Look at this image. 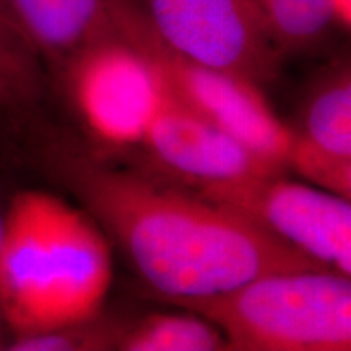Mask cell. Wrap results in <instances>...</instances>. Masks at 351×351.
<instances>
[{
	"mask_svg": "<svg viewBox=\"0 0 351 351\" xmlns=\"http://www.w3.org/2000/svg\"><path fill=\"white\" fill-rule=\"evenodd\" d=\"M67 178L140 278L169 302L217 296L276 271L324 269L197 191L75 160Z\"/></svg>",
	"mask_w": 351,
	"mask_h": 351,
	"instance_id": "1",
	"label": "cell"
},
{
	"mask_svg": "<svg viewBox=\"0 0 351 351\" xmlns=\"http://www.w3.org/2000/svg\"><path fill=\"white\" fill-rule=\"evenodd\" d=\"M112 283L106 232L46 192H21L3 215L0 306L20 333L90 322Z\"/></svg>",
	"mask_w": 351,
	"mask_h": 351,
	"instance_id": "2",
	"label": "cell"
},
{
	"mask_svg": "<svg viewBox=\"0 0 351 351\" xmlns=\"http://www.w3.org/2000/svg\"><path fill=\"white\" fill-rule=\"evenodd\" d=\"M236 351H350L351 282L330 270L261 275L217 296L173 301Z\"/></svg>",
	"mask_w": 351,
	"mask_h": 351,
	"instance_id": "3",
	"label": "cell"
},
{
	"mask_svg": "<svg viewBox=\"0 0 351 351\" xmlns=\"http://www.w3.org/2000/svg\"><path fill=\"white\" fill-rule=\"evenodd\" d=\"M111 26L155 59L171 93L184 106L226 132L271 168L283 173L288 169L295 130L276 116L261 85L176 54L152 32L134 0H114Z\"/></svg>",
	"mask_w": 351,
	"mask_h": 351,
	"instance_id": "4",
	"label": "cell"
},
{
	"mask_svg": "<svg viewBox=\"0 0 351 351\" xmlns=\"http://www.w3.org/2000/svg\"><path fill=\"white\" fill-rule=\"evenodd\" d=\"M69 85L91 135L119 148L142 145L171 98L155 59L112 26L69 57Z\"/></svg>",
	"mask_w": 351,
	"mask_h": 351,
	"instance_id": "5",
	"label": "cell"
},
{
	"mask_svg": "<svg viewBox=\"0 0 351 351\" xmlns=\"http://www.w3.org/2000/svg\"><path fill=\"white\" fill-rule=\"evenodd\" d=\"M324 269L351 275V204L314 184L269 173L200 189Z\"/></svg>",
	"mask_w": 351,
	"mask_h": 351,
	"instance_id": "6",
	"label": "cell"
},
{
	"mask_svg": "<svg viewBox=\"0 0 351 351\" xmlns=\"http://www.w3.org/2000/svg\"><path fill=\"white\" fill-rule=\"evenodd\" d=\"M145 21L176 54L267 85L282 51L251 0H134Z\"/></svg>",
	"mask_w": 351,
	"mask_h": 351,
	"instance_id": "7",
	"label": "cell"
},
{
	"mask_svg": "<svg viewBox=\"0 0 351 351\" xmlns=\"http://www.w3.org/2000/svg\"><path fill=\"white\" fill-rule=\"evenodd\" d=\"M142 147L153 160L195 191L283 173L249 152L171 93V98L145 137Z\"/></svg>",
	"mask_w": 351,
	"mask_h": 351,
	"instance_id": "8",
	"label": "cell"
},
{
	"mask_svg": "<svg viewBox=\"0 0 351 351\" xmlns=\"http://www.w3.org/2000/svg\"><path fill=\"white\" fill-rule=\"evenodd\" d=\"M288 169L345 199L351 195V77L333 72L307 101Z\"/></svg>",
	"mask_w": 351,
	"mask_h": 351,
	"instance_id": "9",
	"label": "cell"
},
{
	"mask_svg": "<svg viewBox=\"0 0 351 351\" xmlns=\"http://www.w3.org/2000/svg\"><path fill=\"white\" fill-rule=\"evenodd\" d=\"M21 33L51 56L69 57L111 28L114 0H5Z\"/></svg>",
	"mask_w": 351,
	"mask_h": 351,
	"instance_id": "10",
	"label": "cell"
},
{
	"mask_svg": "<svg viewBox=\"0 0 351 351\" xmlns=\"http://www.w3.org/2000/svg\"><path fill=\"white\" fill-rule=\"evenodd\" d=\"M117 350L124 351H226L221 330L210 320L189 314H150L122 330Z\"/></svg>",
	"mask_w": 351,
	"mask_h": 351,
	"instance_id": "11",
	"label": "cell"
},
{
	"mask_svg": "<svg viewBox=\"0 0 351 351\" xmlns=\"http://www.w3.org/2000/svg\"><path fill=\"white\" fill-rule=\"evenodd\" d=\"M282 54L306 49L332 26L327 0H251Z\"/></svg>",
	"mask_w": 351,
	"mask_h": 351,
	"instance_id": "12",
	"label": "cell"
},
{
	"mask_svg": "<svg viewBox=\"0 0 351 351\" xmlns=\"http://www.w3.org/2000/svg\"><path fill=\"white\" fill-rule=\"evenodd\" d=\"M119 333L111 327L88 326V322L77 326L52 328V330L20 333L13 341V351H90L116 348Z\"/></svg>",
	"mask_w": 351,
	"mask_h": 351,
	"instance_id": "13",
	"label": "cell"
},
{
	"mask_svg": "<svg viewBox=\"0 0 351 351\" xmlns=\"http://www.w3.org/2000/svg\"><path fill=\"white\" fill-rule=\"evenodd\" d=\"M20 59L12 39L0 34V80H5L19 73Z\"/></svg>",
	"mask_w": 351,
	"mask_h": 351,
	"instance_id": "14",
	"label": "cell"
},
{
	"mask_svg": "<svg viewBox=\"0 0 351 351\" xmlns=\"http://www.w3.org/2000/svg\"><path fill=\"white\" fill-rule=\"evenodd\" d=\"M332 23L341 29H350L351 26V0H327Z\"/></svg>",
	"mask_w": 351,
	"mask_h": 351,
	"instance_id": "15",
	"label": "cell"
},
{
	"mask_svg": "<svg viewBox=\"0 0 351 351\" xmlns=\"http://www.w3.org/2000/svg\"><path fill=\"white\" fill-rule=\"evenodd\" d=\"M3 238V215H0V244H2Z\"/></svg>",
	"mask_w": 351,
	"mask_h": 351,
	"instance_id": "16",
	"label": "cell"
},
{
	"mask_svg": "<svg viewBox=\"0 0 351 351\" xmlns=\"http://www.w3.org/2000/svg\"><path fill=\"white\" fill-rule=\"evenodd\" d=\"M5 10H7L5 0H0V13H2V15H5Z\"/></svg>",
	"mask_w": 351,
	"mask_h": 351,
	"instance_id": "17",
	"label": "cell"
},
{
	"mask_svg": "<svg viewBox=\"0 0 351 351\" xmlns=\"http://www.w3.org/2000/svg\"><path fill=\"white\" fill-rule=\"evenodd\" d=\"M0 23H7V20H5V16H2V15H0Z\"/></svg>",
	"mask_w": 351,
	"mask_h": 351,
	"instance_id": "18",
	"label": "cell"
}]
</instances>
